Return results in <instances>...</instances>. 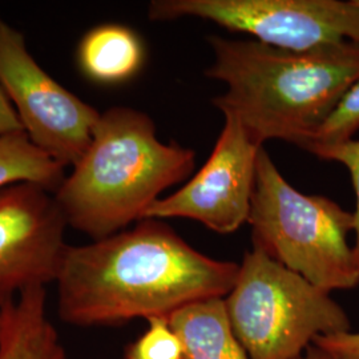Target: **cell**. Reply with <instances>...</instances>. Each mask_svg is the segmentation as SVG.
Here are the masks:
<instances>
[{
	"instance_id": "8",
	"label": "cell",
	"mask_w": 359,
	"mask_h": 359,
	"mask_svg": "<svg viewBox=\"0 0 359 359\" xmlns=\"http://www.w3.org/2000/svg\"><path fill=\"white\" fill-rule=\"evenodd\" d=\"M224 127L203 168L177 192L161 197L145 218H188L219 234L248 222L256 185L257 157L264 147L236 116L224 114Z\"/></svg>"
},
{
	"instance_id": "4",
	"label": "cell",
	"mask_w": 359,
	"mask_h": 359,
	"mask_svg": "<svg viewBox=\"0 0 359 359\" xmlns=\"http://www.w3.org/2000/svg\"><path fill=\"white\" fill-rule=\"evenodd\" d=\"M248 224L255 249L314 286L327 293L358 286V264L347 243L354 213L325 196L298 192L264 147Z\"/></svg>"
},
{
	"instance_id": "11",
	"label": "cell",
	"mask_w": 359,
	"mask_h": 359,
	"mask_svg": "<svg viewBox=\"0 0 359 359\" xmlns=\"http://www.w3.org/2000/svg\"><path fill=\"white\" fill-rule=\"evenodd\" d=\"M184 359H250L231 329L224 298L188 304L168 317Z\"/></svg>"
},
{
	"instance_id": "2",
	"label": "cell",
	"mask_w": 359,
	"mask_h": 359,
	"mask_svg": "<svg viewBox=\"0 0 359 359\" xmlns=\"http://www.w3.org/2000/svg\"><path fill=\"white\" fill-rule=\"evenodd\" d=\"M208 40L213 63L205 76L226 86L213 105L261 145L278 139L304 149L359 79L357 41L290 51L255 39Z\"/></svg>"
},
{
	"instance_id": "13",
	"label": "cell",
	"mask_w": 359,
	"mask_h": 359,
	"mask_svg": "<svg viewBox=\"0 0 359 359\" xmlns=\"http://www.w3.org/2000/svg\"><path fill=\"white\" fill-rule=\"evenodd\" d=\"M65 177V167L39 149L26 132L0 136V191L29 182L55 193Z\"/></svg>"
},
{
	"instance_id": "17",
	"label": "cell",
	"mask_w": 359,
	"mask_h": 359,
	"mask_svg": "<svg viewBox=\"0 0 359 359\" xmlns=\"http://www.w3.org/2000/svg\"><path fill=\"white\" fill-rule=\"evenodd\" d=\"M313 346L327 359H359V333L346 332L317 337Z\"/></svg>"
},
{
	"instance_id": "18",
	"label": "cell",
	"mask_w": 359,
	"mask_h": 359,
	"mask_svg": "<svg viewBox=\"0 0 359 359\" xmlns=\"http://www.w3.org/2000/svg\"><path fill=\"white\" fill-rule=\"evenodd\" d=\"M16 132H25V128L0 83V136Z\"/></svg>"
},
{
	"instance_id": "9",
	"label": "cell",
	"mask_w": 359,
	"mask_h": 359,
	"mask_svg": "<svg viewBox=\"0 0 359 359\" xmlns=\"http://www.w3.org/2000/svg\"><path fill=\"white\" fill-rule=\"evenodd\" d=\"M51 192L20 182L0 191V309L32 286L56 283L69 245Z\"/></svg>"
},
{
	"instance_id": "14",
	"label": "cell",
	"mask_w": 359,
	"mask_h": 359,
	"mask_svg": "<svg viewBox=\"0 0 359 359\" xmlns=\"http://www.w3.org/2000/svg\"><path fill=\"white\" fill-rule=\"evenodd\" d=\"M359 129V79L346 90L321 128L305 145V151L316 145H332L353 140Z\"/></svg>"
},
{
	"instance_id": "16",
	"label": "cell",
	"mask_w": 359,
	"mask_h": 359,
	"mask_svg": "<svg viewBox=\"0 0 359 359\" xmlns=\"http://www.w3.org/2000/svg\"><path fill=\"white\" fill-rule=\"evenodd\" d=\"M310 152L322 160L337 161L344 164L348 169L354 192L357 196V208L354 212V233H355V244L353 246V252L355 261L359 266V140L332 144V145H316L310 147Z\"/></svg>"
},
{
	"instance_id": "12",
	"label": "cell",
	"mask_w": 359,
	"mask_h": 359,
	"mask_svg": "<svg viewBox=\"0 0 359 359\" xmlns=\"http://www.w3.org/2000/svg\"><path fill=\"white\" fill-rule=\"evenodd\" d=\"M142 39L129 27L103 25L90 29L79 44L81 72L100 84H118L135 76L144 65Z\"/></svg>"
},
{
	"instance_id": "5",
	"label": "cell",
	"mask_w": 359,
	"mask_h": 359,
	"mask_svg": "<svg viewBox=\"0 0 359 359\" xmlns=\"http://www.w3.org/2000/svg\"><path fill=\"white\" fill-rule=\"evenodd\" d=\"M224 299L231 329L250 359H294L317 337L351 329L330 293L255 248L245 252Z\"/></svg>"
},
{
	"instance_id": "3",
	"label": "cell",
	"mask_w": 359,
	"mask_h": 359,
	"mask_svg": "<svg viewBox=\"0 0 359 359\" xmlns=\"http://www.w3.org/2000/svg\"><path fill=\"white\" fill-rule=\"evenodd\" d=\"M194 167V151L160 142L149 116L115 107L100 115L87 151L53 196L68 225L96 241L144 219Z\"/></svg>"
},
{
	"instance_id": "6",
	"label": "cell",
	"mask_w": 359,
	"mask_h": 359,
	"mask_svg": "<svg viewBox=\"0 0 359 359\" xmlns=\"http://www.w3.org/2000/svg\"><path fill=\"white\" fill-rule=\"evenodd\" d=\"M148 16L205 19L290 51L345 40L359 43V6L353 0H154Z\"/></svg>"
},
{
	"instance_id": "10",
	"label": "cell",
	"mask_w": 359,
	"mask_h": 359,
	"mask_svg": "<svg viewBox=\"0 0 359 359\" xmlns=\"http://www.w3.org/2000/svg\"><path fill=\"white\" fill-rule=\"evenodd\" d=\"M0 359H67L47 314L46 286H32L0 309Z\"/></svg>"
},
{
	"instance_id": "19",
	"label": "cell",
	"mask_w": 359,
	"mask_h": 359,
	"mask_svg": "<svg viewBox=\"0 0 359 359\" xmlns=\"http://www.w3.org/2000/svg\"><path fill=\"white\" fill-rule=\"evenodd\" d=\"M294 359H327L323 354H322L321 351L317 348L316 346L309 347L308 350L301 355V357H297Z\"/></svg>"
},
{
	"instance_id": "20",
	"label": "cell",
	"mask_w": 359,
	"mask_h": 359,
	"mask_svg": "<svg viewBox=\"0 0 359 359\" xmlns=\"http://www.w3.org/2000/svg\"><path fill=\"white\" fill-rule=\"evenodd\" d=\"M353 1H354L357 6H359V0H353Z\"/></svg>"
},
{
	"instance_id": "1",
	"label": "cell",
	"mask_w": 359,
	"mask_h": 359,
	"mask_svg": "<svg viewBox=\"0 0 359 359\" xmlns=\"http://www.w3.org/2000/svg\"><path fill=\"white\" fill-rule=\"evenodd\" d=\"M240 264L205 256L167 222L144 218L132 229L68 246L57 276V313L77 327L169 317L208 298H225Z\"/></svg>"
},
{
	"instance_id": "15",
	"label": "cell",
	"mask_w": 359,
	"mask_h": 359,
	"mask_svg": "<svg viewBox=\"0 0 359 359\" xmlns=\"http://www.w3.org/2000/svg\"><path fill=\"white\" fill-rule=\"evenodd\" d=\"M148 329L126 350V359H184V348L167 317L148 318Z\"/></svg>"
},
{
	"instance_id": "7",
	"label": "cell",
	"mask_w": 359,
	"mask_h": 359,
	"mask_svg": "<svg viewBox=\"0 0 359 359\" xmlns=\"http://www.w3.org/2000/svg\"><path fill=\"white\" fill-rule=\"evenodd\" d=\"M0 83L27 136L63 167H75L102 112L65 90L28 52L22 32L0 16Z\"/></svg>"
}]
</instances>
